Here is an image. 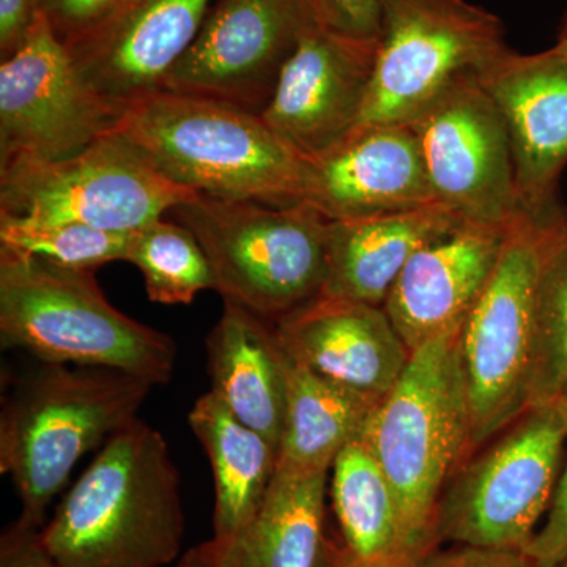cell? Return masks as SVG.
<instances>
[{"mask_svg": "<svg viewBox=\"0 0 567 567\" xmlns=\"http://www.w3.org/2000/svg\"><path fill=\"white\" fill-rule=\"evenodd\" d=\"M59 567H163L181 554V475L158 429L115 432L41 528Z\"/></svg>", "mask_w": 567, "mask_h": 567, "instance_id": "1", "label": "cell"}, {"mask_svg": "<svg viewBox=\"0 0 567 567\" xmlns=\"http://www.w3.org/2000/svg\"><path fill=\"white\" fill-rule=\"evenodd\" d=\"M152 388L87 365L41 363L18 377L0 413V472L20 496L18 518L43 528L78 462L136 420Z\"/></svg>", "mask_w": 567, "mask_h": 567, "instance_id": "2", "label": "cell"}, {"mask_svg": "<svg viewBox=\"0 0 567 567\" xmlns=\"http://www.w3.org/2000/svg\"><path fill=\"white\" fill-rule=\"evenodd\" d=\"M361 443L385 473L405 550L435 548V517L447 481L470 454V401L461 331L410 354L398 383L372 409Z\"/></svg>", "mask_w": 567, "mask_h": 567, "instance_id": "3", "label": "cell"}, {"mask_svg": "<svg viewBox=\"0 0 567 567\" xmlns=\"http://www.w3.org/2000/svg\"><path fill=\"white\" fill-rule=\"evenodd\" d=\"M117 130L183 188L218 199L301 203L303 158L257 112L162 89L130 103Z\"/></svg>", "mask_w": 567, "mask_h": 567, "instance_id": "4", "label": "cell"}, {"mask_svg": "<svg viewBox=\"0 0 567 567\" xmlns=\"http://www.w3.org/2000/svg\"><path fill=\"white\" fill-rule=\"evenodd\" d=\"M0 338L41 363L106 368L171 382L173 338L118 311L93 271L73 270L0 248Z\"/></svg>", "mask_w": 567, "mask_h": 567, "instance_id": "5", "label": "cell"}, {"mask_svg": "<svg viewBox=\"0 0 567 567\" xmlns=\"http://www.w3.org/2000/svg\"><path fill=\"white\" fill-rule=\"evenodd\" d=\"M171 213L203 245L223 300L276 322L322 295L327 219L308 204L199 194Z\"/></svg>", "mask_w": 567, "mask_h": 567, "instance_id": "6", "label": "cell"}, {"mask_svg": "<svg viewBox=\"0 0 567 567\" xmlns=\"http://www.w3.org/2000/svg\"><path fill=\"white\" fill-rule=\"evenodd\" d=\"M566 440L557 405L529 406L447 481L436 507L435 546L525 550L550 506Z\"/></svg>", "mask_w": 567, "mask_h": 567, "instance_id": "7", "label": "cell"}, {"mask_svg": "<svg viewBox=\"0 0 567 567\" xmlns=\"http://www.w3.org/2000/svg\"><path fill=\"white\" fill-rule=\"evenodd\" d=\"M509 51L498 17L466 0H383L360 123L409 125L454 82Z\"/></svg>", "mask_w": 567, "mask_h": 567, "instance_id": "8", "label": "cell"}, {"mask_svg": "<svg viewBox=\"0 0 567 567\" xmlns=\"http://www.w3.org/2000/svg\"><path fill=\"white\" fill-rule=\"evenodd\" d=\"M540 221L511 224L491 281L461 330L470 401V456L524 415L535 365V284Z\"/></svg>", "mask_w": 567, "mask_h": 567, "instance_id": "9", "label": "cell"}, {"mask_svg": "<svg viewBox=\"0 0 567 567\" xmlns=\"http://www.w3.org/2000/svg\"><path fill=\"white\" fill-rule=\"evenodd\" d=\"M196 196L118 130L65 159L0 164V213L37 221L134 233Z\"/></svg>", "mask_w": 567, "mask_h": 567, "instance_id": "10", "label": "cell"}, {"mask_svg": "<svg viewBox=\"0 0 567 567\" xmlns=\"http://www.w3.org/2000/svg\"><path fill=\"white\" fill-rule=\"evenodd\" d=\"M122 107L89 87L41 11L0 63V164L58 162L117 132Z\"/></svg>", "mask_w": 567, "mask_h": 567, "instance_id": "11", "label": "cell"}, {"mask_svg": "<svg viewBox=\"0 0 567 567\" xmlns=\"http://www.w3.org/2000/svg\"><path fill=\"white\" fill-rule=\"evenodd\" d=\"M409 126L436 204L464 221L496 227L525 213L505 118L480 76L454 82Z\"/></svg>", "mask_w": 567, "mask_h": 567, "instance_id": "12", "label": "cell"}, {"mask_svg": "<svg viewBox=\"0 0 567 567\" xmlns=\"http://www.w3.org/2000/svg\"><path fill=\"white\" fill-rule=\"evenodd\" d=\"M317 22L312 0H215L163 89L260 114Z\"/></svg>", "mask_w": 567, "mask_h": 567, "instance_id": "13", "label": "cell"}, {"mask_svg": "<svg viewBox=\"0 0 567 567\" xmlns=\"http://www.w3.org/2000/svg\"><path fill=\"white\" fill-rule=\"evenodd\" d=\"M375 52L317 22L284 66L265 123L301 158L322 155L360 125Z\"/></svg>", "mask_w": 567, "mask_h": 567, "instance_id": "14", "label": "cell"}, {"mask_svg": "<svg viewBox=\"0 0 567 567\" xmlns=\"http://www.w3.org/2000/svg\"><path fill=\"white\" fill-rule=\"evenodd\" d=\"M301 203L327 221H352L436 204L415 133L402 123H360L303 159Z\"/></svg>", "mask_w": 567, "mask_h": 567, "instance_id": "15", "label": "cell"}, {"mask_svg": "<svg viewBox=\"0 0 567 567\" xmlns=\"http://www.w3.org/2000/svg\"><path fill=\"white\" fill-rule=\"evenodd\" d=\"M480 81L505 118L522 210L540 221L559 207L555 192L567 164V58L551 48L509 50Z\"/></svg>", "mask_w": 567, "mask_h": 567, "instance_id": "16", "label": "cell"}, {"mask_svg": "<svg viewBox=\"0 0 567 567\" xmlns=\"http://www.w3.org/2000/svg\"><path fill=\"white\" fill-rule=\"evenodd\" d=\"M215 0H128L102 24L66 44L89 87L125 110L162 91L196 40Z\"/></svg>", "mask_w": 567, "mask_h": 567, "instance_id": "17", "label": "cell"}, {"mask_svg": "<svg viewBox=\"0 0 567 567\" xmlns=\"http://www.w3.org/2000/svg\"><path fill=\"white\" fill-rule=\"evenodd\" d=\"M507 230L464 221L409 260L383 309L410 352L462 330L494 275Z\"/></svg>", "mask_w": 567, "mask_h": 567, "instance_id": "18", "label": "cell"}, {"mask_svg": "<svg viewBox=\"0 0 567 567\" xmlns=\"http://www.w3.org/2000/svg\"><path fill=\"white\" fill-rule=\"evenodd\" d=\"M290 360L380 402L410 360L383 306L319 297L275 322Z\"/></svg>", "mask_w": 567, "mask_h": 567, "instance_id": "19", "label": "cell"}, {"mask_svg": "<svg viewBox=\"0 0 567 567\" xmlns=\"http://www.w3.org/2000/svg\"><path fill=\"white\" fill-rule=\"evenodd\" d=\"M461 223L464 219L442 205L327 221V279L320 297L383 306L409 260Z\"/></svg>", "mask_w": 567, "mask_h": 567, "instance_id": "20", "label": "cell"}, {"mask_svg": "<svg viewBox=\"0 0 567 567\" xmlns=\"http://www.w3.org/2000/svg\"><path fill=\"white\" fill-rule=\"evenodd\" d=\"M205 349L212 393L279 451L287 375L275 324L244 306L223 300L221 317L208 333Z\"/></svg>", "mask_w": 567, "mask_h": 567, "instance_id": "21", "label": "cell"}, {"mask_svg": "<svg viewBox=\"0 0 567 567\" xmlns=\"http://www.w3.org/2000/svg\"><path fill=\"white\" fill-rule=\"evenodd\" d=\"M327 492L328 472L278 468L251 520L212 539L219 567H320Z\"/></svg>", "mask_w": 567, "mask_h": 567, "instance_id": "22", "label": "cell"}, {"mask_svg": "<svg viewBox=\"0 0 567 567\" xmlns=\"http://www.w3.org/2000/svg\"><path fill=\"white\" fill-rule=\"evenodd\" d=\"M188 421L215 480L213 539H230L262 505L278 472V447L241 423L212 391L194 402Z\"/></svg>", "mask_w": 567, "mask_h": 567, "instance_id": "23", "label": "cell"}, {"mask_svg": "<svg viewBox=\"0 0 567 567\" xmlns=\"http://www.w3.org/2000/svg\"><path fill=\"white\" fill-rule=\"evenodd\" d=\"M286 375V420L278 468L330 472L339 453L358 442L365 420L379 402L287 354Z\"/></svg>", "mask_w": 567, "mask_h": 567, "instance_id": "24", "label": "cell"}, {"mask_svg": "<svg viewBox=\"0 0 567 567\" xmlns=\"http://www.w3.org/2000/svg\"><path fill=\"white\" fill-rule=\"evenodd\" d=\"M331 470V505L347 550L361 559L409 554L393 488L369 451L350 443Z\"/></svg>", "mask_w": 567, "mask_h": 567, "instance_id": "25", "label": "cell"}, {"mask_svg": "<svg viewBox=\"0 0 567 567\" xmlns=\"http://www.w3.org/2000/svg\"><path fill=\"white\" fill-rule=\"evenodd\" d=\"M567 382V213L540 219L535 284L532 404H551Z\"/></svg>", "mask_w": 567, "mask_h": 567, "instance_id": "26", "label": "cell"}, {"mask_svg": "<svg viewBox=\"0 0 567 567\" xmlns=\"http://www.w3.org/2000/svg\"><path fill=\"white\" fill-rule=\"evenodd\" d=\"M126 262L141 271L153 303L192 305L204 290L216 292L203 245L181 223L159 218L134 230Z\"/></svg>", "mask_w": 567, "mask_h": 567, "instance_id": "27", "label": "cell"}, {"mask_svg": "<svg viewBox=\"0 0 567 567\" xmlns=\"http://www.w3.org/2000/svg\"><path fill=\"white\" fill-rule=\"evenodd\" d=\"M133 233H115L82 223L37 221L0 213V248L93 271L111 262H126Z\"/></svg>", "mask_w": 567, "mask_h": 567, "instance_id": "28", "label": "cell"}, {"mask_svg": "<svg viewBox=\"0 0 567 567\" xmlns=\"http://www.w3.org/2000/svg\"><path fill=\"white\" fill-rule=\"evenodd\" d=\"M317 21L328 31L363 43L379 44L383 0H312Z\"/></svg>", "mask_w": 567, "mask_h": 567, "instance_id": "29", "label": "cell"}, {"mask_svg": "<svg viewBox=\"0 0 567 567\" xmlns=\"http://www.w3.org/2000/svg\"><path fill=\"white\" fill-rule=\"evenodd\" d=\"M126 2L128 0H37V6L59 39L69 44L102 24Z\"/></svg>", "mask_w": 567, "mask_h": 567, "instance_id": "30", "label": "cell"}, {"mask_svg": "<svg viewBox=\"0 0 567 567\" xmlns=\"http://www.w3.org/2000/svg\"><path fill=\"white\" fill-rule=\"evenodd\" d=\"M524 551L536 567H557L567 557V461L559 472L546 520Z\"/></svg>", "mask_w": 567, "mask_h": 567, "instance_id": "31", "label": "cell"}, {"mask_svg": "<svg viewBox=\"0 0 567 567\" xmlns=\"http://www.w3.org/2000/svg\"><path fill=\"white\" fill-rule=\"evenodd\" d=\"M421 567H536L524 550L453 546L432 548L420 561Z\"/></svg>", "mask_w": 567, "mask_h": 567, "instance_id": "32", "label": "cell"}, {"mask_svg": "<svg viewBox=\"0 0 567 567\" xmlns=\"http://www.w3.org/2000/svg\"><path fill=\"white\" fill-rule=\"evenodd\" d=\"M0 567H59L41 536V528L17 518L0 537Z\"/></svg>", "mask_w": 567, "mask_h": 567, "instance_id": "33", "label": "cell"}, {"mask_svg": "<svg viewBox=\"0 0 567 567\" xmlns=\"http://www.w3.org/2000/svg\"><path fill=\"white\" fill-rule=\"evenodd\" d=\"M37 0H0V55L9 58L31 31L37 14Z\"/></svg>", "mask_w": 567, "mask_h": 567, "instance_id": "34", "label": "cell"}, {"mask_svg": "<svg viewBox=\"0 0 567 567\" xmlns=\"http://www.w3.org/2000/svg\"><path fill=\"white\" fill-rule=\"evenodd\" d=\"M324 546H327L328 554L333 559L336 567H421L420 559L409 554L380 559H361L350 554L344 544L336 543L331 537H327Z\"/></svg>", "mask_w": 567, "mask_h": 567, "instance_id": "35", "label": "cell"}, {"mask_svg": "<svg viewBox=\"0 0 567 567\" xmlns=\"http://www.w3.org/2000/svg\"><path fill=\"white\" fill-rule=\"evenodd\" d=\"M175 567H219L212 540L186 551Z\"/></svg>", "mask_w": 567, "mask_h": 567, "instance_id": "36", "label": "cell"}, {"mask_svg": "<svg viewBox=\"0 0 567 567\" xmlns=\"http://www.w3.org/2000/svg\"><path fill=\"white\" fill-rule=\"evenodd\" d=\"M551 50L557 51L558 54L567 58V10L565 18H563L561 28H559L557 43L551 47Z\"/></svg>", "mask_w": 567, "mask_h": 567, "instance_id": "37", "label": "cell"}, {"mask_svg": "<svg viewBox=\"0 0 567 567\" xmlns=\"http://www.w3.org/2000/svg\"><path fill=\"white\" fill-rule=\"evenodd\" d=\"M551 404L558 406L559 412L563 413V416L566 417L567 421V382L563 385L561 391H559L557 399H555Z\"/></svg>", "mask_w": 567, "mask_h": 567, "instance_id": "38", "label": "cell"}, {"mask_svg": "<svg viewBox=\"0 0 567 567\" xmlns=\"http://www.w3.org/2000/svg\"><path fill=\"white\" fill-rule=\"evenodd\" d=\"M324 543H327V540H324ZM320 567H336L333 559H331L330 554H328L327 546L323 548V557Z\"/></svg>", "mask_w": 567, "mask_h": 567, "instance_id": "39", "label": "cell"}, {"mask_svg": "<svg viewBox=\"0 0 567 567\" xmlns=\"http://www.w3.org/2000/svg\"><path fill=\"white\" fill-rule=\"evenodd\" d=\"M557 567H567V557Z\"/></svg>", "mask_w": 567, "mask_h": 567, "instance_id": "40", "label": "cell"}]
</instances>
